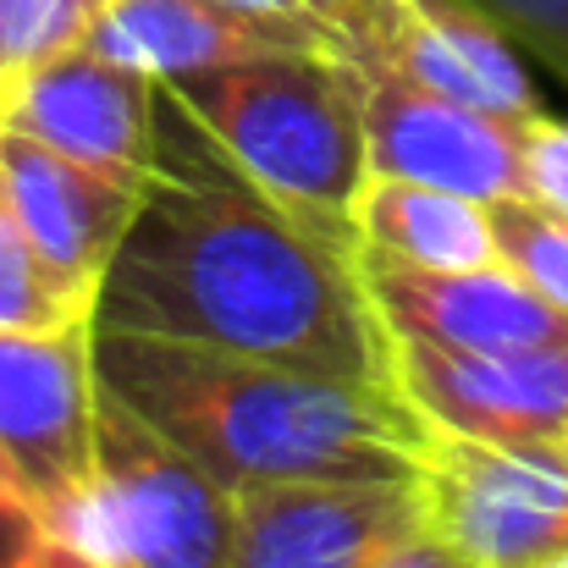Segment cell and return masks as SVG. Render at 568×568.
Wrapping results in <instances>:
<instances>
[{
	"label": "cell",
	"mask_w": 568,
	"mask_h": 568,
	"mask_svg": "<svg viewBox=\"0 0 568 568\" xmlns=\"http://www.w3.org/2000/svg\"><path fill=\"white\" fill-rule=\"evenodd\" d=\"M568 83V0H464Z\"/></svg>",
	"instance_id": "18"
},
{
	"label": "cell",
	"mask_w": 568,
	"mask_h": 568,
	"mask_svg": "<svg viewBox=\"0 0 568 568\" xmlns=\"http://www.w3.org/2000/svg\"><path fill=\"white\" fill-rule=\"evenodd\" d=\"M359 282L386 332H408L447 348H480V354L568 343V310L541 298L503 260L469 271H430L359 243Z\"/></svg>",
	"instance_id": "11"
},
{
	"label": "cell",
	"mask_w": 568,
	"mask_h": 568,
	"mask_svg": "<svg viewBox=\"0 0 568 568\" xmlns=\"http://www.w3.org/2000/svg\"><path fill=\"white\" fill-rule=\"evenodd\" d=\"M232 486L100 386L94 480L55 541L83 568H232Z\"/></svg>",
	"instance_id": "4"
},
{
	"label": "cell",
	"mask_w": 568,
	"mask_h": 568,
	"mask_svg": "<svg viewBox=\"0 0 568 568\" xmlns=\"http://www.w3.org/2000/svg\"><path fill=\"white\" fill-rule=\"evenodd\" d=\"M0 568H83L6 469H0Z\"/></svg>",
	"instance_id": "19"
},
{
	"label": "cell",
	"mask_w": 568,
	"mask_h": 568,
	"mask_svg": "<svg viewBox=\"0 0 568 568\" xmlns=\"http://www.w3.org/2000/svg\"><path fill=\"white\" fill-rule=\"evenodd\" d=\"M530 568H568V547L564 552H552V558H541V564H530Z\"/></svg>",
	"instance_id": "23"
},
{
	"label": "cell",
	"mask_w": 568,
	"mask_h": 568,
	"mask_svg": "<svg viewBox=\"0 0 568 568\" xmlns=\"http://www.w3.org/2000/svg\"><path fill=\"white\" fill-rule=\"evenodd\" d=\"M0 189L11 199L39 260L83 298H100V282L144 204V189H128L17 128L0 122Z\"/></svg>",
	"instance_id": "13"
},
{
	"label": "cell",
	"mask_w": 568,
	"mask_h": 568,
	"mask_svg": "<svg viewBox=\"0 0 568 568\" xmlns=\"http://www.w3.org/2000/svg\"><path fill=\"white\" fill-rule=\"evenodd\" d=\"M519 150H525V193L568 215V122L547 111L530 116L519 128Z\"/></svg>",
	"instance_id": "20"
},
{
	"label": "cell",
	"mask_w": 568,
	"mask_h": 568,
	"mask_svg": "<svg viewBox=\"0 0 568 568\" xmlns=\"http://www.w3.org/2000/svg\"><path fill=\"white\" fill-rule=\"evenodd\" d=\"M430 519L486 568H530L568 547V458L475 436L430 442Z\"/></svg>",
	"instance_id": "9"
},
{
	"label": "cell",
	"mask_w": 568,
	"mask_h": 568,
	"mask_svg": "<svg viewBox=\"0 0 568 568\" xmlns=\"http://www.w3.org/2000/svg\"><path fill=\"white\" fill-rule=\"evenodd\" d=\"M232 6H248V11H282V17H321V22H337L354 0H232Z\"/></svg>",
	"instance_id": "22"
},
{
	"label": "cell",
	"mask_w": 568,
	"mask_h": 568,
	"mask_svg": "<svg viewBox=\"0 0 568 568\" xmlns=\"http://www.w3.org/2000/svg\"><path fill=\"white\" fill-rule=\"evenodd\" d=\"M354 221H359V243L397 254L408 265H430V271L497 265L491 204L469 193L408 183V178H371Z\"/></svg>",
	"instance_id": "14"
},
{
	"label": "cell",
	"mask_w": 568,
	"mask_h": 568,
	"mask_svg": "<svg viewBox=\"0 0 568 568\" xmlns=\"http://www.w3.org/2000/svg\"><path fill=\"white\" fill-rule=\"evenodd\" d=\"M94 321V304H83L28 243L11 199L0 189V326H28V332H61Z\"/></svg>",
	"instance_id": "15"
},
{
	"label": "cell",
	"mask_w": 568,
	"mask_h": 568,
	"mask_svg": "<svg viewBox=\"0 0 568 568\" xmlns=\"http://www.w3.org/2000/svg\"><path fill=\"white\" fill-rule=\"evenodd\" d=\"M558 453L568 458V419H564V430H558Z\"/></svg>",
	"instance_id": "25"
},
{
	"label": "cell",
	"mask_w": 568,
	"mask_h": 568,
	"mask_svg": "<svg viewBox=\"0 0 568 568\" xmlns=\"http://www.w3.org/2000/svg\"><path fill=\"white\" fill-rule=\"evenodd\" d=\"M94 326L392 386L359 243L276 204L161 83V166L100 282Z\"/></svg>",
	"instance_id": "1"
},
{
	"label": "cell",
	"mask_w": 568,
	"mask_h": 568,
	"mask_svg": "<svg viewBox=\"0 0 568 568\" xmlns=\"http://www.w3.org/2000/svg\"><path fill=\"white\" fill-rule=\"evenodd\" d=\"M392 381L403 403L442 436L558 447L568 419V343L480 354L392 332Z\"/></svg>",
	"instance_id": "10"
},
{
	"label": "cell",
	"mask_w": 568,
	"mask_h": 568,
	"mask_svg": "<svg viewBox=\"0 0 568 568\" xmlns=\"http://www.w3.org/2000/svg\"><path fill=\"white\" fill-rule=\"evenodd\" d=\"M105 0H0V55L6 67H33L55 50L89 39Z\"/></svg>",
	"instance_id": "17"
},
{
	"label": "cell",
	"mask_w": 568,
	"mask_h": 568,
	"mask_svg": "<svg viewBox=\"0 0 568 568\" xmlns=\"http://www.w3.org/2000/svg\"><path fill=\"white\" fill-rule=\"evenodd\" d=\"M376 568H486V564H480L469 547H458V541L430 519V525H419L414 536H403Z\"/></svg>",
	"instance_id": "21"
},
{
	"label": "cell",
	"mask_w": 568,
	"mask_h": 568,
	"mask_svg": "<svg viewBox=\"0 0 568 568\" xmlns=\"http://www.w3.org/2000/svg\"><path fill=\"white\" fill-rule=\"evenodd\" d=\"M166 94L310 226L359 243V193L371 183V139L354 78L337 55H265L166 83Z\"/></svg>",
	"instance_id": "3"
},
{
	"label": "cell",
	"mask_w": 568,
	"mask_h": 568,
	"mask_svg": "<svg viewBox=\"0 0 568 568\" xmlns=\"http://www.w3.org/2000/svg\"><path fill=\"white\" fill-rule=\"evenodd\" d=\"M491 226H497V260L525 276L541 298H552L568 310V215L530 199V193H508L491 199Z\"/></svg>",
	"instance_id": "16"
},
{
	"label": "cell",
	"mask_w": 568,
	"mask_h": 568,
	"mask_svg": "<svg viewBox=\"0 0 568 568\" xmlns=\"http://www.w3.org/2000/svg\"><path fill=\"white\" fill-rule=\"evenodd\" d=\"M6 83H11V67H6V55H0V100H6Z\"/></svg>",
	"instance_id": "24"
},
{
	"label": "cell",
	"mask_w": 568,
	"mask_h": 568,
	"mask_svg": "<svg viewBox=\"0 0 568 568\" xmlns=\"http://www.w3.org/2000/svg\"><path fill=\"white\" fill-rule=\"evenodd\" d=\"M94 321L61 332L0 326V469L55 530L94 480Z\"/></svg>",
	"instance_id": "5"
},
{
	"label": "cell",
	"mask_w": 568,
	"mask_h": 568,
	"mask_svg": "<svg viewBox=\"0 0 568 568\" xmlns=\"http://www.w3.org/2000/svg\"><path fill=\"white\" fill-rule=\"evenodd\" d=\"M232 568H376L403 536L430 525L414 480H260L237 486Z\"/></svg>",
	"instance_id": "8"
},
{
	"label": "cell",
	"mask_w": 568,
	"mask_h": 568,
	"mask_svg": "<svg viewBox=\"0 0 568 568\" xmlns=\"http://www.w3.org/2000/svg\"><path fill=\"white\" fill-rule=\"evenodd\" d=\"M354 78L359 122L371 139V178H408L430 189H453L469 199H508L525 193V150L508 116L464 105L442 89H425L403 67L371 50H337Z\"/></svg>",
	"instance_id": "6"
},
{
	"label": "cell",
	"mask_w": 568,
	"mask_h": 568,
	"mask_svg": "<svg viewBox=\"0 0 568 568\" xmlns=\"http://www.w3.org/2000/svg\"><path fill=\"white\" fill-rule=\"evenodd\" d=\"M0 122L128 189H150L161 166V78L133 72L89 44L17 67Z\"/></svg>",
	"instance_id": "7"
},
{
	"label": "cell",
	"mask_w": 568,
	"mask_h": 568,
	"mask_svg": "<svg viewBox=\"0 0 568 568\" xmlns=\"http://www.w3.org/2000/svg\"><path fill=\"white\" fill-rule=\"evenodd\" d=\"M83 44L133 72L178 83L265 55H337V22L248 11L232 0H105Z\"/></svg>",
	"instance_id": "12"
},
{
	"label": "cell",
	"mask_w": 568,
	"mask_h": 568,
	"mask_svg": "<svg viewBox=\"0 0 568 568\" xmlns=\"http://www.w3.org/2000/svg\"><path fill=\"white\" fill-rule=\"evenodd\" d=\"M111 397L172 436L232 491L260 480H414L436 430L371 381H337L199 343L94 326Z\"/></svg>",
	"instance_id": "2"
}]
</instances>
